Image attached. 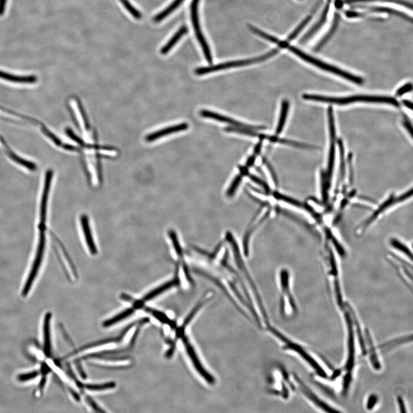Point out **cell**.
<instances>
[{
    "instance_id": "74e56055",
    "label": "cell",
    "mask_w": 413,
    "mask_h": 413,
    "mask_svg": "<svg viewBox=\"0 0 413 413\" xmlns=\"http://www.w3.org/2000/svg\"><path fill=\"white\" fill-rule=\"evenodd\" d=\"M242 176H243L241 174H240V175H238L235 177V179L233 181V182H232L229 189L227 190V195L228 197H233V196L235 194V191H237L238 186H240L241 182Z\"/></svg>"
},
{
    "instance_id": "ab89813d",
    "label": "cell",
    "mask_w": 413,
    "mask_h": 413,
    "mask_svg": "<svg viewBox=\"0 0 413 413\" xmlns=\"http://www.w3.org/2000/svg\"><path fill=\"white\" fill-rule=\"evenodd\" d=\"M412 90L413 85L412 83H407V84L402 86L400 89L397 90L396 96L398 97H401L404 96L405 94L411 92Z\"/></svg>"
},
{
    "instance_id": "1f68e13d",
    "label": "cell",
    "mask_w": 413,
    "mask_h": 413,
    "mask_svg": "<svg viewBox=\"0 0 413 413\" xmlns=\"http://www.w3.org/2000/svg\"><path fill=\"white\" fill-rule=\"evenodd\" d=\"M312 15L310 14V15L308 16L305 19H304L302 21L298 27L295 29L294 31L292 32V33L288 36V38L287 40V42L289 43V42H291L293 40L295 39L300 34V32L302 31L303 29L305 28L308 24H309L311 19H312Z\"/></svg>"
},
{
    "instance_id": "9c48e42d",
    "label": "cell",
    "mask_w": 413,
    "mask_h": 413,
    "mask_svg": "<svg viewBox=\"0 0 413 413\" xmlns=\"http://www.w3.org/2000/svg\"><path fill=\"white\" fill-rule=\"evenodd\" d=\"M278 52L279 49H277L270 51V52L264 54L263 55L251 58V59L229 61V62L217 64L215 66L199 68L196 69L195 73L198 75H202L210 73V72L226 70L228 68L249 66V65L261 62V61L269 59V58L276 55Z\"/></svg>"
},
{
    "instance_id": "484cf974",
    "label": "cell",
    "mask_w": 413,
    "mask_h": 413,
    "mask_svg": "<svg viewBox=\"0 0 413 413\" xmlns=\"http://www.w3.org/2000/svg\"><path fill=\"white\" fill-rule=\"evenodd\" d=\"M289 108V103L287 100L282 101L281 104V109L280 118L278 122V125L276 129V135H280L282 130H283L284 126L285 125L286 121L288 117V111Z\"/></svg>"
},
{
    "instance_id": "4fadbf2b",
    "label": "cell",
    "mask_w": 413,
    "mask_h": 413,
    "mask_svg": "<svg viewBox=\"0 0 413 413\" xmlns=\"http://www.w3.org/2000/svg\"><path fill=\"white\" fill-rule=\"evenodd\" d=\"M365 346H366L367 355L368 354L369 361L373 368L376 371L381 369V364L379 360L377 351L373 342L372 338L368 329H365L364 334Z\"/></svg>"
},
{
    "instance_id": "cb8c5ba5",
    "label": "cell",
    "mask_w": 413,
    "mask_h": 413,
    "mask_svg": "<svg viewBox=\"0 0 413 413\" xmlns=\"http://www.w3.org/2000/svg\"><path fill=\"white\" fill-rule=\"evenodd\" d=\"M188 31L187 28L186 26L181 27L180 30L176 32L175 35L166 43V44L162 47L160 50V53L162 55H165L168 53L170 50H171L174 46H175L177 42L182 38V36L187 34Z\"/></svg>"
},
{
    "instance_id": "d590c367",
    "label": "cell",
    "mask_w": 413,
    "mask_h": 413,
    "mask_svg": "<svg viewBox=\"0 0 413 413\" xmlns=\"http://www.w3.org/2000/svg\"><path fill=\"white\" fill-rule=\"evenodd\" d=\"M245 176H247L251 179L253 182L256 183V184L259 185V186L262 187L264 190L265 191L266 193V195L267 194L270 193V189L268 184L264 182L263 180L259 178V177L253 175V174L250 173L249 171L246 173Z\"/></svg>"
},
{
    "instance_id": "52a82bcc",
    "label": "cell",
    "mask_w": 413,
    "mask_h": 413,
    "mask_svg": "<svg viewBox=\"0 0 413 413\" xmlns=\"http://www.w3.org/2000/svg\"><path fill=\"white\" fill-rule=\"evenodd\" d=\"M280 288L281 314L285 316L295 314L297 312V306L290 286V274L287 269L281 270L280 273Z\"/></svg>"
},
{
    "instance_id": "30bf717a",
    "label": "cell",
    "mask_w": 413,
    "mask_h": 413,
    "mask_svg": "<svg viewBox=\"0 0 413 413\" xmlns=\"http://www.w3.org/2000/svg\"><path fill=\"white\" fill-rule=\"evenodd\" d=\"M199 1H200V0H193V1H192L191 5L192 21H193L196 36H197L198 41L200 43L203 50H204L206 59L209 64H212V57L211 53L210 52L207 43H206L204 36L203 35L201 25L199 24L198 16V5Z\"/></svg>"
},
{
    "instance_id": "ee69618b",
    "label": "cell",
    "mask_w": 413,
    "mask_h": 413,
    "mask_svg": "<svg viewBox=\"0 0 413 413\" xmlns=\"http://www.w3.org/2000/svg\"><path fill=\"white\" fill-rule=\"evenodd\" d=\"M403 125L404 126L406 129L407 130V131L409 134H410L411 136L413 137V126L412 125V123L410 121L408 120V119H405L403 122H402Z\"/></svg>"
},
{
    "instance_id": "6da1fadb",
    "label": "cell",
    "mask_w": 413,
    "mask_h": 413,
    "mask_svg": "<svg viewBox=\"0 0 413 413\" xmlns=\"http://www.w3.org/2000/svg\"><path fill=\"white\" fill-rule=\"evenodd\" d=\"M413 195V188L404 192L399 195L391 194L382 201L376 207L374 211L362 221L359 224L356 230V234L357 236H362L366 233L369 228L375 223L383 215L398 206L404 204V203L411 199Z\"/></svg>"
},
{
    "instance_id": "f35d334b",
    "label": "cell",
    "mask_w": 413,
    "mask_h": 413,
    "mask_svg": "<svg viewBox=\"0 0 413 413\" xmlns=\"http://www.w3.org/2000/svg\"><path fill=\"white\" fill-rule=\"evenodd\" d=\"M378 397L375 394H371L369 396L366 402V409L368 411H371L374 409L377 405L378 402Z\"/></svg>"
},
{
    "instance_id": "d6a6232c",
    "label": "cell",
    "mask_w": 413,
    "mask_h": 413,
    "mask_svg": "<svg viewBox=\"0 0 413 413\" xmlns=\"http://www.w3.org/2000/svg\"><path fill=\"white\" fill-rule=\"evenodd\" d=\"M249 28L250 29V30L253 32L254 34L259 36L260 37L266 39L267 40V41H269L270 42L275 43V44H277L278 45L279 43H280L281 42L280 40L274 37V36L264 33V32L259 30V29L258 28L252 26V25H249Z\"/></svg>"
},
{
    "instance_id": "7a4b0ae2",
    "label": "cell",
    "mask_w": 413,
    "mask_h": 413,
    "mask_svg": "<svg viewBox=\"0 0 413 413\" xmlns=\"http://www.w3.org/2000/svg\"><path fill=\"white\" fill-rule=\"evenodd\" d=\"M264 329L282 344V349L285 351H290L298 354L300 358H302L304 361L307 362V363L310 365L311 368H313L318 376L323 379L328 378V375L324 369L303 346L292 341V340L289 339L288 337L279 331L277 328L273 327L271 324L268 325Z\"/></svg>"
},
{
    "instance_id": "5bb4252c",
    "label": "cell",
    "mask_w": 413,
    "mask_h": 413,
    "mask_svg": "<svg viewBox=\"0 0 413 413\" xmlns=\"http://www.w3.org/2000/svg\"><path fill=\"white\" fill-rule=\"evenodd\" d=\"M80 220L82 230L83 231V236H84L87 247H88L89 251L92 255H97L98 253V250L95 241H94V240L88 216H87L86 215H83L81 217Z\"/></svg>"
},
{
    "instance_id": "f1b7e54d",
    "label": "cell",
    "mask_w": 413,
    "mask_h": 413,
    "mask_svg": "<svg viewBox=\"0 0 413 413\" xmlns=\"http://www.w3.org/2000/svg\"><path fill=\"white\" fill-rule=\"evenodd\" d=\"M2 141V144L3 146L6 147V151L7 154L14 161L16 162L18 164H20L24 166V167L27 168L31 171H35L36 169V166L33 162H29L26 160H24V159L17 156V155L13 153L12 151H10L9 148L7 147L6 145Z\"/></svg>"
},
{
    "instance_id": "e0dca14e",
    "label": "cell",
    "mask_w": 413,
    "mask_h": 413,
    "mask_svg": "<svg viewBox=\"0 0 413 413\" xmlns=\"http://www.w3.org/2000/svg\"><path fill=\"white\" fill-rule=\"evenodd\" d=\"M352 8L361 9L367 10L370 12H378V13H386L392 15L400 17L405 20L413 22V19L407 14L399 11V10H395L392 8H387V7L378 6H369L363 5H356L351 6Z\"/></svg>"
},
{
    "instance_id": "7bdbcfd3",
    "label": "cell",
    "mask_w": 413,
    "mask_h": 413,
    "mask_svg": "<svg viewBox=\"0 0 413 413\" xmlns=\"http://www.w3.org/2000/svg\"><path fill=\"white\" fill-rule=\"evenodd\" d=\"M39 375V372L38 371H32V372H29L28 374H24L20 376V380H30V379H33L36 377H37V376Z\"/></svg>"
},
{
    "instance_id": "bcb514c9",
    "label": "cell",
    "mask_w": 413,
    "mask_h": 413,
    "mask_svg": "<svg viewBox=\"0 0 413 413\" xmlns=\"http://www.w3.org/2000/svg\"><path fill=\"white\" fill-rule=\"evenodd\" d=\"M262 140H260L259 141V143L256 145L255 148V150H254V154H255V155H258L260 154L262 147Z\"/></svg>"
},
{
    "instance_id": "ac0fdd59",
    "label": "cell",
    "mask_w": 413,
    "mask_h": 413,
    "mask_svg": "<svg viewBox=\"0 0 413 413\" xmlns=\"http://www.w3.org/2000/svg\"><path fill=\"white\" fill-rule=\"evenodd\" d=\"M345 306L348 310L349 311V312L351 314V317H352L355 332H356L357 333V335L358 336L359 340V343H360V346L361 349L362 354H363V356H366V346H365L364 337L363 334V332H362L361 331L360 322V321H359L358 318L357 316V314H356V313H355L354 310L353 309L352 307H351L349 303L346 302Z\"/></svg>"
},
{
    "instance_id": "277c9868",
    "label": "cell",
    "mask_w": 413,
    "mask_h": 413,
    "mask_svg": "<svg viewBox=\"0 0 413 413\" xmlns=\"http://www.w3.org/2000/svg\"><path fill=\"white\" fill-rule=\"evenodd\" d=\"M303 99L306 100L314 101L316 102L344 105L357 103H387L396 107L400 106V103L393 97L358 95L347 97H329L305 94Z\"/></svg>"
},
{
    "instance_id": "60d3db41",
    "label": "cell",
    "mask_w": 413,
    "mask_h": 413,
    "mask_svg": "<svg viewBox=\"0 0 413 413\" xmlns=\"http://www.w3.org/2000/svg\"><path fill=\"white\" fill-rule=\"evenodd\" d=\"M42 130L45 135L48 136L50 139H52L54 143L56 144L57 146H60L61 144V141L58 139L57 137L54 135L52 133L49 131V130L47 129L46 128H43Z\"/></svg>"
},
{
    "instance_id": "83f0119b",
    "label": "cell",
    "mask_w": 413,
    "mask_h": 413,
    "mask_svg": "<svg viewBox=\"0 0 413 413\" xmlns=\"http://www.w3.org/2000/svg\"><path fill=\"white\" fill-rule=\"evenodd\" d=\"M134 311H135V310H134L133 308L123 311L121 313L116 315L115 316L104 321L103 326L105 328L111 327V326L117 324L118 322L130 316V315L134 313Z\"/></svg>"
},
{
    "instance_id": "f6af8a7d",
    "label": "cell",
    "mask_w": 413,
    "mask_h": 413,
    "mask_svg": "<svg viewBox=\"0 0 413 413\" xmlns=\"http://www.w3.org/2000/svg\"><path fill=\"white\" fill-rule=\"evenodd\" d=\"M397 403L398 407H399L400 412H407V410H406V407L405 405L404 400H403V398H402L401 396H398L397 397Z\"/></svg>"
},
{
    "instance_id": "603a6c76",
    "label": "cell",
    "mask_w": 413,
    "mask_h": 413,
    "mask_svg": "<svg viewBox=\"0 0 413 413\" xmlns=\"http://www.w3.org/2000/svg\"><path fill=\"white\" fill-rule=\"evenodd\" d=\"M340 19V17L339 14L338 13H335L334 18H333V23L332 24L331 28L329 29L328 30L327 34H326L324 38H322L319 43L315 47L314 51L315 52H318L321 49H322L327 43L329 40L331 39L332 36L335 33V32L337 30V28L338 27V25L339 24V21Z\"/></svg>"
},
{
    "instance_id": "4316f807",
    "label": "cell",
    "mask_w": 413,
    "mask_h": 413,
    "mask_svg": "<svg viewBox=\"0 0 413 413\" xmlns=\"http://www.w3.org/2000/svg\"><path fill=\"white\" fill-rule=\"evenodd\" d=\"M184 1V0H174V1H173L171 3V4L169 5L167 8L163 10L162 12L159 13L156 16H155L154 19L155 22L159 23L165 19L166 17H167L169 15V14H171L173 11H175V10L178 8L181 4H182V3Z\"/></svg>"
},
{
    "instance_id": "ffe728a7",
    "label": "cell",
    "mask_w": 413,
    "mask_h": 413,
    "mask_svg": "<svg viewBox=\"0 0 413 413\" xmlns=\"http://www.w3.org/2000/svg\"><path fill=\"white\" fill-rule=\"evenodd\" d=\"M392 2L397 3V4L406 7V8L413 9V5L412 3L407 1H403V0H335V5L337 9H340L342 8L344 4H353L355 3L358 2Z\"/></svg>"
},
{
    "instance_id": "e575fe53",
    "label": "cell",
    "mask_w": 413,
    "mask_h": 413,
    "mask_svg": "<svg viewBox=\"0 0 413 413\" xmlns=\"http://www.w3.org/2000/svg\"><path fill=\"white\" fill-rule=\"evenodd\" d=\"M122 3V5L125 6V8L136 19L140 20L142 17V14L137 10L135 7L132 6L131 3L128 0H119Z\"/></svg>"
},
{
    "instance_id": "ba28073f",
    "label": "cell",
    "mask_w": 413,
    "mask_h": 413,
    "mask_svg": "<svg viewBox=\"0 0 413 413\" xmlns=\"http://www.w3.org/2000/svg\"><path fill=\"white\" fill-rule=\"evenodd\" d=\"M183 346L186 351L187 356L191 361L192 365L196 372L198 375L204 380V381L209 385H214L215 379L213 376L206 369L204 364H203L200 357H199L197 350L195 349L193 344H192L189 338L184 335L181 338Z\"/></svg>"
},
{
    "instance_id": "8992f818",
    "label": "cell",
    "mask_w": 413,
    "mask_h": 413,
    "mask_svg": "<svg viewBox=\"0 0 413 413\" xmlns=\"http://www.w3.org/2000/svg\"><path fill=\"white\" fill-rule=\"evenodd\" d=\"M46 222L47 220H40V223L39 224V236L37 251H36L35 258L34 260V263L32 264L30 273L29 274V276L26 282H25L22 292H21V296L23 297H26L28 295L29 292H30L31 289L32 285H33L36 277H37L40 268H41V264H42L46 249V239L45 232L46 230Z\"/></svg>"
},
{
    "instance_id": "836d02e7",
    "label": "cell",
    "mask_w": 413,
    "mask_h": 413,
    "mask_svg": "<svg viewBox=\"0 0 413 413\" xmlns=\"http://www.w3.org/2000/svg\"><path fill=\"white\" fill-rule=\"evenodd\" d=\"M338 144L339 147L340 155V179L339 181H342L344 177V173H345V153H344V147L342 140H338Z\"/></svg>"
},
{
    "instance_id": "7402d4cb",
    "label": "cell",
    "mask_w": 413,
    "mask_h": 413,
    "mask_svg": "<svg viewBox=\"0 0 413 413\" xmlns=\"http://www.w3.org/2000/svg\"><path fill=\"white\" fill-rule=\"evenodd\" d=\"M336 137H330V146H329L328 166L326 175L328 177L329 182L332 183L333 169H334L336 151Z\"/></svg>"
},
{
    "instance_id": "2e32d148",
    "label": "cell",
    "mask_w": 413,
    "mask_h": 413,
    "mask_svg": "<svg viewBox=\"0 0 413 413\" xmlns=\"http://www.w3.org/2000/svg\"><path fill=\"white\" fill-rule=\"evenodd\" d=\"M188 125L187 123H182L179 125L167 127V128L157 130L150 134L146 137V141L148 143H152L155 141L161 139L162 137L171 135V134L184 131L188 129Z\"/></svg>"
},
{
    "instance_id": "7c38bea8",
    "label": "cell",
    "mask_w": 413,
    "mask_h": 413,
    "mask_svg": "<svg viewBox=\"0 0 413 413\" xmlns=\"http://www.w3.org/2000/svg\"><path fill=\"white\" fill-rule=\"evenodd\" d=\"M200 114L203 117L211 118L219 122L227 123V124H230L234 127H237V128L249 129L254 130H264L266 128L265 126H253L243 124L242 122L235 121L233 119L226 117V116H224L222 114H219L215 113V112L209 110H202L200 112Z\"/></svg>"
},
{
    "instance_id": "f546056e",
    "label": "cell",
    "mask_w": 413,
    "mask_h": 413,
    "mask_svg": "<svg viewBox=\"0 0 413 413\" xmlns=\"http://www.w3.org/2000/svg\"><path fill=\"white\" fill-rule=\"evenodd\" d=\"M50 316H47L44 321V345L45 352L50 356L52 351V340L50 339Z\"/></svg>"
},
{
    "instance_id": "8d00e7d4",
    "label": "cell",
    "mask_w": 413,
    "mask_h": 413,
    "mask_svg": "<svg viewBox=\"0 0 413 413\" xmlns=\"http://www.w3.org/2000/svg\"><path fill=\"white\" fill-rule=\"evenodd\" d=\"M409 337L407 336L403 337V338H399L396 340H391L389 342H387L385 344H382L380 347L383 350H388L391 349V348H393L394 347H396L398 345H400V344H403L405 342H408L409 341Z\"/></svg>"
},
{
    "instance_id": "3957f363",
    "label": "cell",
    "mask_w": 413,
    "mask_h": 413,
    "mask_svg": "<svg viewBox=\"0 0 413 413\" xmlns=\"http://www.w3.org/2000/svg\"><path fill=\"white\" fill-rule=\"evenodd\" d=\"M345 318L347 328V359L344 369L345 374L344 375L342 381V389L349 390L351 384L353 381V371L356 364V348L355 341V329L354 327L352 317L349 311L344 307L342 310Z\"/></svg>"
},
{
    "instance_id": "7dc6e473",
    "label": "cell",
    "mask_w": 413,
    "mask_h": 413,
    "mask_svg": "<svg viewBox=\"0 0 413 413\" xmlns=\"http://www.w3.org/2000/svg\"><path fill=\"white\" fill-rule=\"evenodd\" d=\"M7 0H0V16H2L5 11Z\"/></svg>"
},
{
    "instance_id": "5b68a950",
    "label": "cell",
    "mask_w": 413,
    "mask_h": 413,
    "mask_svg": "<svg viewBox=\"0 0 413 413\" xmlns=\"http://www.w3.org/2000/svg\"><path fill=\"white\" fill-rule=\"evenodd\" d=\"M285 49H288L290 52L295 53V55L299 56L303 60L307 61V63L313 65V66L319 68L322 70L331 72L333 74L338 75L339 77L346 79L350 82L356 83L358 85L363 84V79H362L361 77L351 74L350 72L342 70L338 67L332 66V65L325 63L324 61L302 52V50L296 48V47L290 45L289 43L286 46Z\"/></svg>"
},
{
    "instance_id": "44dd1931",
    "label": "cell",
    "mask_w": 413,
    "mask_h": 413,
    "mask_svg": "<svg viewBox=\"0 0 413 413\" xmlns=\"http://www.w3.org/2000/svg\"><path fill=\"white\" fill-rule=\"evenodd\" d=\"M390 247L394 249V251L399 254L402 256L412 260V252L408 245L402 242L397 238H391L390 240Z\"/></svg>"
},
{
    "instance_id": "c3c4849f",
    "label": "cell",
    "mask_w": 413,
    "mask_h": 413,
    "mask_svg": "<svg viewBox=\"0 0 413 413\" xmlns=\"http://www.w3.org/2000/svg\"><path fill=\"white\" fill-rule=\"evenodd\" d=\"M256 161V155H254L248 158L247 162H246V167H251L255 164Z\"/></svg>"
},
{
    "instance_id": "d4e9b609",
    "label": "cell",
    "mask_w": 413,
    "mask_h": 413,
    "mask_svg": "<svg viewBox=\"0 0 413 413\" xmlns=\"http://www.w3.org/2000/svg\"><path fill=\"white\" fill-rule=\"evenodd\" d=\"M0 78L10 82L23 83H33L37 81V79L35 76L20 77V76L9 74L1 71H0Z\"/></svg>"
},
{
    "instance_id": "9a60e30c",
    "label": "cell",
    "mask_w": 413,
    "mask_h": 413,
    "mask_svg": "<svg viewBox=\"0 0 413 413\" xmlns=\"http://www.w3.org/2000/svg\"><path fill=\"white\" fill-rule=\"evenodd\" d=\"M176 266V276L174 277L171 281L166 282L164 284L159 286L156 288L152 290L148 294L144 296L143 299V302H148V301L154 299L155 297H157L162 294V293L168 291L169 289L179 285L180 281L179 278V268L178 266Z\"/></svg>"
},
{
    "instance_id": "b9f144b4",
    "label": "cell",
    "mask_w": 413,
    "mask_h": 413,
    "mask_svg": "<svg viewBox=\"0 0 413 413\" xmlns=\"http://www.w3.org/2000/svg\"><path fill=\"white\" fill-rule=\"evenodd\" d=\"M263 162H264V164H265L267 166V167L268 169H269V171L271 175V177H272L273 182L275 183V185H276V186H277V185H278L277 177V176H276V174H275L272 166H271V165L270 164V163L269 162H268L266 160V159H263Z\"/></svg>"
},
{
    "instance_id": "d6986e66",
    "label": "cell",
    "mask_w": 413,
    "mask_h": 413,
    "mask_svg": "<svg viewBox=\"0 0 413 413\" xmlns=\"http://www.w3.org/2000/svg\"><path fill=\"white\" fill-rule=\"evenodd\" d=\"M331 0H328L327 4H326L325 8L322 12L320 19L318 20L317 22L315 24L310 31L304 35V37L301 39L300 43H303L309 41L316 32L320 30L321 27L323 25L327 19L328 14L330 9Z\"/></svg>"
},
{
    "instance_id": "4dcf8cb0",
    "label": "cell",
    "mask_w": 413,
    "mask_h": 413,
    "mask_svg": "<svg viewBox=\"0 0 413 413\" xmlns=\"http://www.w3.org/2000/svg\"><path fill=\"white\" fill-rule=\"evenodd\" d=\"M82 387L90 391H103L104 390L114 388L115 383L114 382H108L103 384H82Z\"/></svg>"
},
{
    "instance_id": "8fae6325",
    "label": "cell",
    "mask_w": 413,
    "mask_h": 413,
    "mask_svg": "<svg viewBox=\"0 0 413 413\" xmlns=\"http://www.w3.org/2000/svg\"><path fill=\"white\" fill-rule=\"evenodd\" d=\"M294 379L295 382L298 385V387L304 396H305L312 403L317 406V407L321 408L322 410L327 412H339V411L336 410L334 408L325 403L324 401L321 400L320 398H318L316 394H315L312 391H311L309 387H307L305 383H304L302 380H301L298 375H295Z\"/></svg>"
},
{
    "instance_id": "681fc988",
    "label": "cell",
    "mask_w": 413,
    "mask_h": 413,
    "mask_svg": "<svg viewBox=\"0 0 413 413\" xmlns=\"http://www.w3.org/2000/svg\"><path fill=\"white\" fill-rule=\"evenodd\" d=\"M402 103H403L406 107L409 108L411 110H413V103L411 102V101L408 100H405L402 101Z\"/></svg>"
}]
</instances>
